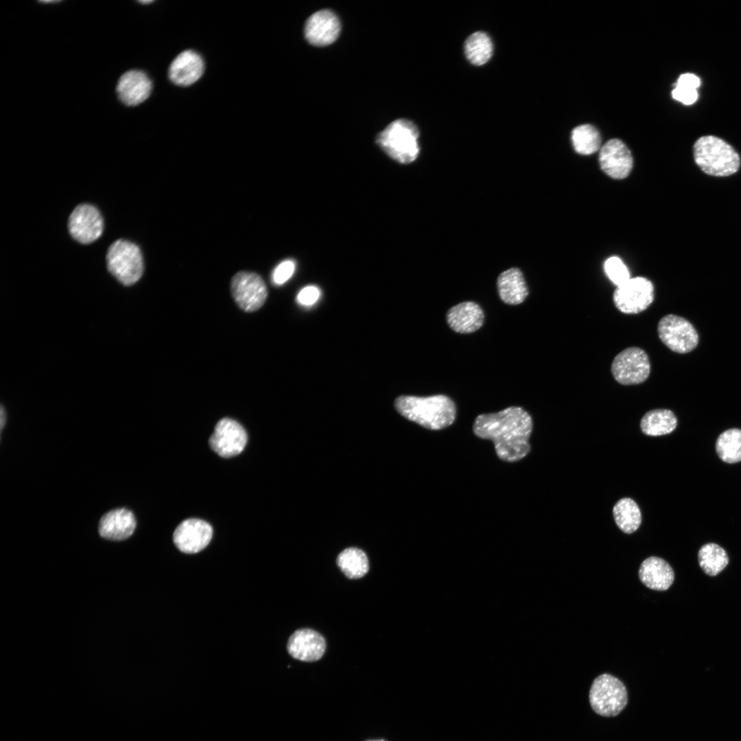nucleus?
Returning a JSON list of instances; mask_svg holds the SVG:
<instances>
[{
    "mask_svg": "<svg viewBox=\"0 0 741 741\" xmlns=\"http://www.w3.org/2000/svg\"><path fill=\"white\" fill-rule=\"evenodd\" d=\"M473 430L478 437L493 442L496 454L502 460L518 461L530 451L528 440L532 421L520 407L511 406L498 412L480 414L474 421Z\"/></svg>",
    "mask_w": 741,
    "mask_h": 741,
    "instance_id": "obj_1",
    "label": "nucleus"
},
{
    "mask_svg": "<svg viewBox=\"0 0 741 741\" xmlns=\"http://www.w3.org/2000/svg\"><path fill=\"white\" fill-rule=\"evenodd\" d=\"M395 407L407 419L433 430L449 427L456 418L455 403L444 395L400 396L396 399Z\"/></svg>",
    "mask_w": 741,
    "mask_h": 741,
    "instance_id": "obj_2",
    "label": "nucleus"
},
{
    "mask_svg": "<svg viewBox=\"0 0 741 741\" xmlns=\"http://www.w3.org/2000/svg\"><path fill=\"white\" fill-rule=\"evenodd\" d=\"M693 150L696 165L708 175L727 176L735 174L740 167L738 154L718 137H701L695 142Z\"/></svg>",
    "mask_w": 741,
    "mask_h": 741,
    "instance_id": "obj_3",
    "label": "nucleus"
},
{
    "mask_svg": "<svg viewBox=\"0 0 741 741\" xmlns=\"http://www.w3.org/2000/svg\"><path fill=\"white\" fill-rule=\"evenodd\" d=\"M419 137L418 128L412 121L399 119L378 134L376 143L393 160L409 164L419 156Z\"/></svg>",
    "mask_w": 741,
    "mask_h": 741,
    "instance_id": "obj_4",
    "label": "nucleus"
},
{
    "mask_svg": "<svg viewBox=\"0 0 741 741\" xmlns=\"http://www.w3.org/2000/svg\"><path fill=\"white\" fill-rule=\"evenodd\" d=\"M106 263L111 274L124 285L134 284L143 274L141 251L135 244L128 240L119 239L110 246Z\"/></svg>",
    "mask_w": 741,
    "mask_h": 741,
    "instance_id": "obj_5",
    "label": "nucleus"
},
{
    "mask_svg": "<svg viewBox=\"0 0 741 741\" xmlns=\"http://www.w3.org/2000/svg\"><path fill=\"white\" fill-rule=\"evenodd\" d=\"M628 701L627 691L618 678L603 674L596 677L589 691V702L593 710L605 717L618 715Z\"/></svg>",
    "mask_w": 741,
    "mask_h": 741,
    "instance_id": "obj_6",
    "label": "nucleus"
},
{
    "mask_svg": "<svg viewBox=\"0 0 741 741\" xmlns=\"http://www.w3.org/2000/svg\"><path fill=\"white\" fill-rule=\"evenodd\" d=\"M611 374L622 385H636L644 382L650 373L648 354L637 346L628 347L620 351L611 366Z\"/></svg>",
    "mask_w": 741,
    "mask_h": 741,
    "instance_id": "obj_7",
    "label": "nucleus"
},
{
    "mask_svg": "<svg viewBox=\"0 0 741 741\" xmlns=\"http://www.w3.org/2000/svg\"><path fill=\"white\" fill-rule=\"evenodd\" d=\"M654 286L643 277L629 279L617 286L613 300L615 307L626 314H636L645 311L654 301Z\"/></svg>",
    "mask_w": 741,
    "mask_h": 741,
    "instance_id": "obj_8",
    "label": "nucleus"
},
{
    "mask_svg": "<svg viewBox=\"0 0 741 741\" xmlns=\"http://www.w3.org/2000/svg\"><path fill=\"white\" fill-rule=\"evenodd\" d=\"M657 332L661 341L675 353H689L698 342V336L694 326L677 315L668 314L662 317L657 325Z\"/></svg>",
    "mask_w": 741,
    "mask_h": 741,
    "instance_id": "obj_9",
    "label": "nucleus"
},
{
    "mask_svg": "<svg viewBox=\"0 0 741 741\" xmlns=\"http://www.w3.org/2000/svg\"><path fill=\"white\" fill-rule=\"evenodd\" d=\"M231 289L237 305L248 312L261 307L268 296L262 278L251 272L241 271L235 274L231 279Z\"/></svg>",
    "mask_w": 741,
    "mask_h": 741,
    "instance_id": "obj_10",
    "label": "nucleus"
},
{
    "mask_svg": "<svg viewBox=\"0 0 741 741\" xmlns=\"http://www.w3.org/2000/svg\"><path fill=\"white\" fill-rule=\"evenodd\" d=\"M247 440L246 432L237 421L223 418L217 423L209 443L210 447L219 456L231 458L244 450Z\"/></svg>",
    "mask_w": 741,
    "mask_h": 741,
    "instance_id": "obj_11",
    "label": "nucleus"
},
{
    "mask_svg": "<svg viewBox=\"0 0 741 741\" xmlns=\"http://www.w3.org/2000/svg\"><path fill=\"white\" fill-rule=\"evenodd\" d=\"M68 229L77 242L88 244L97 240L102 233L104 221L99 210L90 204H80L68 219Z\"/></svg>",
    "mask_w": 741,
    "mask_h": 741,
    "instance_id": "obj_12",
    "label": "nucleus"
},
{
    "mask_svg": "<svg viewBox=\"0 0 741 741\" xmlns=\"http://www.w3.org/2000/svg\"><path fill=\"white\" fill-rule=\"evenodd\" d=\"M213 529L207 521L199 519H187L176 528L173 541L177 548L187 554L199 552L211 540Z\"/></svg>",
    "mask_w": 741,
    "mask_h": 741,
    "instance_id": "obj_13",
    "label": "nucleus"
},
{
    "mask_svg": "<svg viewBox=\"0 0 741 741\" xmlns=\"http://www.w3.org/2000/svg\"><path fill=\"white\" fill-rule=\"evenodd\" d=\"M599 163L602 170L615 179H623L628 176L633 167V157L623 141L612 139L601 148Z\"/></svg>",
    "mask_w": 741,
    "mask_h": 741,
    "instance_id": "obj_14",
    "label": "nucleus"
},
{
    "mask_svg": "<svg viewBox=\"0 0 741 741\" xmlns=\"http://www.w3.org/2000/svg\"><path fill=\"white\" fill-rule=\"evenodd\" d=\"M340 29L338 16L331 10H321L307 19L305 25V36L313 45L326 46L338 38Z\"/></svg>",
    "mask_w": 741,
    "mask_h": 741,
    "instance_id": "obj_15",
    "label": "nucleus"
},
{
    "mask_svg": "<svg viewBox=\"0 0 741 741\" xmlns=\"http://www.w3.org/2000/svg\"><path fill=\"white\" fill-rule=\"evenodd\" d=\"M325 648L324 637L317 631L309 628L296 631L287 644V652L292 657L307 662L320 659Z\"/></svg>",
    "mask_w": 741,
    "mask_h": 741,
    "instance_id": "obj_16",
    "label": "nucleus"
},
{
    "mask_svg": "<svg viewBox=\"0 0 741 741\" xmlns=\"http://www.w3.org/2000/svg\"><path fill=\"white\" fill-rule=\"evenodd\" d=\"M152 89V81L145 73L140 70H130L119 78L116 91L123 104L134 106L146 100Z\"/></svg>",
    "mask_w": 741,
    "mask_h": 741,
    "instance_id": "obj_17",
    "label": "nucleus"
},
{
    "mask_svg": "<svg viewBox=\"0 0 741 741\" xmlns=\"http://www.w3.org/2000/svg\"><path fill=\"white\" fill-rule=\"evenodd\" d=\"M204 64L202 57L193 50L180 53L172 61L169 69V78L175 84L188 86L202 75Z\"/></svg>",
    "mask_w": 741,
    "mask_h": 741,
    "instance_id": "obj_18",
    "label": "nucleus"
},
{
    "mask_svg": "<svg viewBox=\"0 0 741 741\" xmlns=\"http://www.w3.org/2000/svg\"><path fill=\"white\" fill-rule=\"evenodd\" d=\"M137 526L135 517L130 510L122 508L104 514L99 520L100 536L112 541H122L130 537Z\"/></svg>",
    "mask_w": 741,
    "mask_h": 741,
    "instance_id": "obj_19",
    "label": "nucleus"
},
{
    "mask_svg": "<svg viewBox=\"0 0 741 741\" xmlns=\"http://www.w3.org/2000/svg\"><path fill=\"white\" fill-rule=\"evenodd\" d=\"M446 318L449 326L454 331L470 333L482 326L484 315L478 304L464 301L451 307L447 312Z\"/></svg>",
    "mask_w": 741,
    "mask_h": 741,
    "instance_id": "obj_20",
    "label": "nucleus"
},
{
    "mask_svg": "<svg viewBox=\"0 0 741 741\" xmlns=\"http://www.w3.org/2000/svg\"><path fill=\"white\" fill-rule=\"evenodd\" d=\"M639 577L647 587L657 591H665L673 583L674 574L667 561L659 557L650 556L641 564Z\"/></svg>",
    "mask_w": 741,
    "mask_h": 741,
    "instance_id": "obj_21",
    "label": "nucleus"
},
{
    "mask_svg": "<svg viewBox=\"0 0 741 741\" xmlns=\"http://www.w3.org/2000/svg\"><path fill=\"white\" fill-rule=\"evenodd\" d=\"M501 300L508 305H518L528 295V289L521 271L512 268L502 272L497 280Z\"/></svg>",
    "mask_w": 741,
    "mask_h": 741,
    "instance_id": "obj_22",
    "label": "nucleus"
},
{
    "mask_svg": "<svg viewBox=\"0 0 741 741\" xmlns=\"http://www.w3.org/2000/svg\"><path fill=\"white\" fill-rule=\"evenodd\" d=\"M677 425L675 414L668 409H654L647 412L642 418V432L650 436H659L672 432Z\"/></svg>",
    "mask_w": 741,
    "mask_h": 741,
    "instance_id": "obj_23",
    "label": "nucleus"
},
{
    "mask_svg": "<svg viewBox=\"0 0 741 741\" xmlns=\"http://www.w3.org/2000/svg\"><path fill=\"white\" fill-rule=\"evenodd\" d=\"M618 527L626 534L636 531L642 523V513L637 503L629 497L619 499L613 508Z\"/></svg>",
    "mask_w": 741,
    "mask_h": 741,
    "instance_id": "obj_24",
    "label": "nucleus"
},
{
    "mask_svg": "<svg viewBox=\"0 0 741 741\" xmlns=\"http://www.w3.org/2000/svg\"><path fill=\"white\" fill-rule=\"evenodd\" d=\"M336 563L342 573L351 579L363 577L369 569L366 553L357 548H349L341 552Z\"/></svg>",
    "mask_w": 741,
    "mask_h": 741,
    "instance_id": "obj_25",
    "label": "nucleus"
},
{
    "mask_svg": "<svg viewBox=\"0 0 741 741\" xmlns=\"http://www.w3.org/2000/svg\"><path fill=\"white\" fill-rule=\"evenodd\" d=\"M464 49L467 60L475 66H480L486 63L491 58L493 45L486 33L476 32L466 39Z\"/></svg>",
    "mask_w": 741,
    "mask_h": 741,
    "instance_id": "obj_26",
    "label": "nucleus"
},
{
    "mask_svg": "<svg viewBox=\"0 0 741 741\" xmlns=\"http://www.w3.org/2000/svg\"><path fill=\"white\" fill-rule=\"evenodd\" d=\"M698 561L702 570L708 576H714L721 572L729 563L728 555L722 547L714 543L703 545L698 553Z\"/></svg>",
    "mask_w": 741,
    "mask_h": 741,
    "instance_id": "obj_27",
    "label": "nucleus"
},
{
    "mask_svg": "<svg viewBox=\"0 0 741 741\" xmlns=\"http://www.w3.org/2000/svg\"><path fill=\"white\" fill-rule=\"evenodd\" d=\"M716 450L725 462L733 464L741 461V430L732 428L720 434L716 443Z\"/></svg>",
    "mask_w": 741,
    "mask_h": 741,
    "instance_id": "obj_28",
    "label": "nucleus"
},
{
    "mask_svg": "<svg viewBox=\"0 0 741 741\" xmlns=\"http://www.w3.org/2000/svg\"><path fill=\"white\" fill-rule=\"evenodd\" d=\"M574 150L580 154H591L598 150L601 137L598 130L591 124H583L572 132Z\"/></svg>",
    "mask_w": 741,
    "mask_h": 741,
    "instance_id": "obj_29",
    "label": "nucleus"
},
{
    "mask_svg": "<svg viewBox=\"0 0 741 741\" xmlns=\"http://www.w3.org/2000/svg\"><path fill=\"white\" fill-rule=\"evenodd\" d=\"M700 85L699 78L690 73L679 76L672 91L673 98L686 105L694 103L698 98L697 88Z\"/></svg>",
    "mask_w": 741,
    "mask_h": 741,
    "instance_id": "obj_30",
    "label": "nucleus"
},
{
    "mask_svg": "<svg viewBox=\"0 0 741 741\" xmlns=\"http://www.w3.org/2000/svg\"><path fill=\"white\" fill-rule=\"evenodd\" d=\"M604 272L609 279L616 286H619L630 278V273L626 266L617 257L607 259L604 264Z\"/></svg>",
    "mask_w": 741,
    "mask_h": 741,
    "instance_id": "obj_31",
    "label": "nucleus"
},
{
    "mask_svg": "<svg viewBox=\"0 0 741 741\" xmlns=\"http://www.w3.org/2000/svg\"><path fill=\"white\" fill-rule=\"evenodd\" d=\"M295 270V263L291 259L281 262L274 270L272 280L274 284L281 285L287 281Z\"/></svg>",
    "mask_w": 741,
    "mask_h": 741,
    "instance_id": "obj_32",
    "label": "nucleus"
},
{
    "mask_svg": "<svg viewBox=\"0 0 741 741\" xmlns=\"http://www.w3.org/2000/svg\"><path fill=\"white\" fill-rule=\"evenodd\" d=\"M320 296V289L314 285L303 287L298 294L296 300L303 306H311L317 302Z\"/></svg>",
    "mask_w": 741,
    "mask_h": 741,
    "instance_id": "obj_33",
    "label": "nucleus"
},
{
    "mask_svg": "<svg viewBox=\"0 0 741 741\" xmlns=\"http://www.w3.org/2000/svg\"><path fill=\"white\" fill-rule=\"evenodd\" d=\"M5 421H6V414H5V412L4 410L3 407L1 406V417H0L1 430H3Z\"/></svg>",
    "mask_w": 741,
    "mask_h": 741,
    "instance_id": "obj_34",
    "label": "nucleus"
},
{
    "mask_svg": "<svg viewBox=\"0 0 741 741\" xmlns=\"http://www.w3.org/2000/svg\"><path fill=\"white\" fill-rule=\"evenodd\" d=\"M139 2L141 3H143V4H147V3H152L153 1H139Z\"/></svg>",
    "mask_w": 741,
    "mask_h": 741,
    "instance_id": "obj_35",
    "label": "nucleus"
},
{
    "mask_svg": "<svg viewBox=\"0 0 741 741\" xmlns=\"http://www.w3.org/2000/svg\"><path fill=\"white\" fill-rule=\"evenodd\" d=\"M41 2H43V3H56V2H59V1H42Z\"/></svg>",
    "mask_w": 741,
    "mask_h": 741,
    "instance_id": "obj_36",
    "label": "nucleus"
},
{
    "mask_svg": "<svg viewBox=\"0 0 741 741\" xmlns=\"http://www.w3.org/2000/svg\"><path fill=\"white\" fill-rule=\"evenodd\" d=\"M367 741H385V740H367Z\"/></svg>",
    "mask_w": 741,
    "mask_h": 741,
    "instance_id": "obj_37",
    "label": "nucleus"
}]
</instances>
